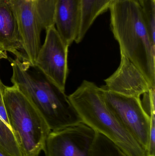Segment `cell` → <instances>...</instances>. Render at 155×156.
I'll return each mask as SVG.
<instances>
[{
	"label": "cell",
	"mask_w": 155,
	"mask_h": 156,
	"mask_svg": "<svg viewBox=\"0 0 155 156\" xmlns=\"http://www.w3.org/2000/svg\"><path fill=\"white\" fill-rule=\"evenodd\" d=\"M12 69L11 82L25 95L43 117L51 131L83 122L65 91L51 82L28 61L9 58Z\"/></svg>",
	"instance_id": "6da1fadb"
},
{
	"label": "cell",
	"mask_w": 155,
	"mask_h": 156,
	"mask_svg": "<svg viewBox=\"0 0 155 156\" xmlns=\"http://www.w3.org/2000/svg\"><path fill=\"white\" fill-rule=\"evenodd\" d=\"M110 26L122 52L155 87V44L148 33L141 5L135 0L112 2Z\"/></svg>",
	"instance_id": "7a4b0ae2"
},
{
	"label": "cell",
	"mask_w": 155,
	"mask_h": 156,
	"mask_svg": "<svg viewBox=\"0 0 155 156\" xmlns=\"http://www.w3.org/2000/svg\"><path fill=\"white\" fill-rule=\"evenodd\" d=\"M68 97L83 122L109 138L126 156H146L145 151L107 107L96 84L84 80Z\"/></svg>",
	"instance_id": "3957f363"
},
{
	"label": "cell",
	"mask_w": 155,
	"mask_h": 156,
	"mask_svg": "<svg viewBox=\"0 0 155 156\" xmlns=\"http://www.w3.org/2000/svg\"><path fill=\"white\" fill-rule=\"evenodd\" d=\"M3 101L12 131L23 156H38L51 132L37 109L15 85L5 86Z\"/></svg>",
	"instance_id": "277c9868"
},
{
	"label": "cell",
	"mask_w": 155,
	"mask_h": 156,
	"mask_svg": "<svg viewBox=\"0 0 155 156\" xmlns=\"http://www.w3.org/2000/svg\"><path fill=\"white\" fill-rule=\"evenodd\" d=\"M9 1L18 24L26 60L34 67L41 47L42 31L55 25L56 0Z\"/></svg>",
	"instance_id": "5b68a950"
},
{
	"label": "cell",
	"mask_w": 155,
	"mask_h": 156,
	"mask_svg": "<svg viewBox=\"0 0 155 156\" xmlns=\"http://www.w3.org/2000/svg\"><path fill=\"white\" fill-rule=\"evenodd\" d=\"M100 89L107 107L146 152L151 117L145 111L140 98Z\"/></svg>",
	"instance_id": "8992f818"
},
{
	"label": "cell",
	"mask_w": 155,
	"mask_h": 156,
	"mask_svg": "<svg viewBox=\"0 0 155 156\" xmlns=\"http://www.w3.org/2000/svg\"><path fill=\"white\" fill-rule=\"evenodd\" d=\"M43 44L39 50L34 66L51 82L65 90L68 73V48L57 32L55 25L46 30Z\"/></svg>",
	"instance_id": "52a82bcc"
},
{
	"label": "cell",
	"mask_w": 155,
	"mask_h": 156,
	"mask_svg": "<svg viewBox=\"0 0 155 156\" xmlns=\"http://www.w3.org/2000/svg\"><path fill=\"white\" fill-rule=\"evenodd\" d=\"M96 134L83 122L51 131L43 151L45 156H90Z\"/></svg>",
	"instance_id": "ba28073f"
},
{
	"label": "cell",
	"mask_w": 155,
	"mask_h": 156,
	"mask_svg": "<svg viewBox=\"0 0 155 156\" xmlns=\"http://www.w3.org/2000/svg\"><path fill=\"white\" fill-rule=\"evenodd\" d=\"M105 82L102 89L129 97L140 98L153 88L143 74L122 52L120 66Z\"/></svg>",
	"instance_id": "9c48e42d"
},
{
	"label": "cell",
	"mask_w": 155,
	"mask_h": 156,
	"mask_svg": "<svg viewBox=\"0 0 155 156\" xmlns=\"http://www.w3.org/2000/svg\"><path fill=\"white\" fill-rule=\"evenodd\" d=\"M81 17V0H56L55 25L61 38L68 47L77 37Z\"/></svg>",
	"instance_id": "30bf717a"
},
{
	"label": "cell",
	"mask_w": 155,
	"mask_h": 156,
	"mask_svg": "<svg viewBox=\"0 0 155 156\" xmlns=\"http://www.w3.org/2000/svg\"><path fill=\"white\" fill-rule=\"evenodd\" d=\"M0 50L12 54L20 60L27 61L17 21L9 0H0Z\"/></svg>",
	"instance_id": "8fae6325"
},
{
	"label": "cell",
	"mask_w": 155,
	"mask_h": 156,
	"mask_svg": "<svg viewBox=\"0 0 155 156\" xmlns=\"http://www.w3.org/2000/svg\"><path fill=\"white\" fill-rule=\"evenodd\" d=\"M82 17L78 35L75 42H82L96 19L107 11L112 2L111 0H81Z\"/></svg>",
	"instance_id": "7c38bea8"
},
{
	"label": "cell",
	"mask_w": 155,
	"mask_h": 156,
	"mask_svg": "<svg viewBox=\"0 0 155 156\" xmlns=\"http://www.w3.org/2000/svg\"><path fill=\"white\" fill-rule=\"evenodd\" d=\"M90 156H126L109 138L97 133Z\"/></svg>",
	"instance_id": "4fadbf2b"
},
{
	"label": "cell",
	"mask_w": 155,
	"mask_h": 156,
	"mask_svg": "<svg viewBox=\"0 0 155 156\" xmlns=\"http://www.w3.org/2000/svg\"><path fill=\"white\" fill-rule=\"evenodd\" d=\"M0 147L12 156H23L12 129L1 118Z\"/></svg>",
	"instance_id": "5bb4252c"
},
{
	"label": "cell",
	"mask_w": 155,
	"mask_h": 156,
	"mask_svg": "<svg viewBox=\"0 0 155 156\" xmlns=\"http://www.w3.org/2000/svg\"><path fill=\"white\" fill-rule=\"evenodd\" d=\"M141 7L150 38L155 44V0H148Z\"/></svg>",
	"instance_id": "9a60e30c"
},
{
	"label": "cell",
	"mask_w": 155,
	"mask_h": 156,
	"mask_svg": "<svg viewBox=\"0 0 155 156\" xmlns=\"http://www.w3.org/2000/svg\"><path fill=\"white\" fill-rule=\"evenodd\" d=\"M155 111L150 115V130L148 136V144L147 149L146 156H155Z\"/></svg>",
	"instance_id": "2e32d148"
},
{
	"label": "cell",
	"mask_w": 155,
	"mask_h": 156,
	"mask_svg": "<svg viewBox=\"0 0 155 156\" xmlns=\"http://www.w3.org/2000/svg\"><path fill=\"white\" fill-rule=\"evenodd\" d=\"M0 156H12L0 147Z\"/></svg>",
	"instance_id": "e0dca14e"
},
{
	"label": "cell",
	"mask_w": 155,
	"mask_h": 156,
	"mask_svg": "<svg viewBox=\"0 0 155 156\" xmlns=\"http://www.w3.org/2000/svg\"><path fill=\"white\" fill-rule=\"evenodd\" d=\"M7 58V55L6 53H4L2 51L0 50V59L1 58Z\"/></svg>",
	"instance_id": "ac0fdd59"
},
{
	"label": "cell",
	"mask_w": 155,
	"mask_h": 156,
	"mask_svg": "<svg viewBox=\"0 0 155 156\" xmlns=\"http://www.w3.org/2000/svg\"><path fill=\"white\" fill-rule=\"evenodd\" d=\"M135 1H136L137 3H138L141 6H142L143 4L145 2H146L147 1H148V0H135Z\"/></svg>",
	"instance_id": "d6986e66"
},
{
	"label": "cell",
	"mask_w": 155,
	"mask_h": 156,
	"mask_svg": "<svg viewBox=\"0 0 155 156\" xmlns=\"http://www.w3.org/2000/svg\"><path fill=\"white\" fill-rule=\"evenodd\" d=\"M112 2H117V1H122V0H111Z\"/></svg>",
	"instance_id": "ffe728a7"
}]
</instances>
